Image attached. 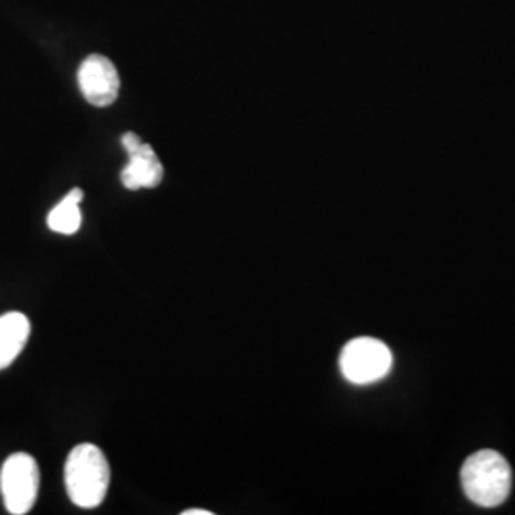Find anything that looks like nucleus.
Wrapping results in <instances>:
<instances>
[{"instance_id": "20e7f679", "label": "nucleus", "mask_w": 515, "mask_h": 515, "mask_svg": "<svg viewBox=\"0 0 515 515\" xmlns=\"http://www.w3.org/2000/svg\"><path fill=\"white\" fill-rule=\"evenodd\" d=\"M393 355L390 348L376 338H353L340 353V369L344 378L355 386H367L382 380L392 371Z\"/></svg>"}, {"instance_id": "9d476101", "label": "nucleus", "mask_w": 515, "mask_h": 515, "mask_svg": "<svg viewBox=\"0 0 515 515\" xmlns=\"http://www.w3.org/2000/svg\"><path fill=\"white\" fill-rule=\"evenodd\" d=\"M182 515H212L210 510H205V508H191V510H186V512H182Z\"/></svg>"}, {"instance_id": "7ed1b4c3", "label": "nucleus", "mask_w": 515, "mask_h": 515, "mask_svg": "<svg viewBox=\"0 0 515 515\" xmlns=\"http://www.w3.org/2000/svg\"><path fill=\"white\" fill-rule=\"evenodd\" d=\"M41 487L39 464L31 454L8 456L0 470V493L8 514L25 515L37 502Z\"/></svg>"}, {"instance_id": "1a4fd4ad", "label": "nucleus", "mask_w": 515, "mask_h": 515, "mask_svg": "<svg viewBox=\"0 0 515 515\" xmlns=\"http://www.w3.org/2000/svg\"><path fill=\"white\" fill-rule=\"evenodd\" d=\"M121 144H123L124 149H126V153H132V151H136L144 142L140 140L138 134L126 132V134H123V138H121Z\"/></svg>"}, {"instance_id": "39448f33", "label": "nucleus", "mask_w": 515, "mask_h": 515, "mask_svg": "<svg viewBox=\"0 0 515 515\" xmlns=\"http://www.w3.org/2000/svg\"><path fill=\"white\" fill-rule=\"evenodd\" d=\"M77 79L84 100L94 107H109L111 103L117 102L121 79L117 67L109 58L102 54L88 56L79 67Z\"/></svg>"}, {"instance_id": "6e6552de", "label": "nucleus", "mask_w": 515, "mask_h": 515, "mask_svg": "<svg viewBox=\"0 0 515 515\" xmlns=\"http://www.w3.org/2000/svg\"><path fill=\"white\" fill-rule=\"evenodd\" d=\"M83 189L75 187L71 189L58 205L54 206L46 218V224L62 235H73L79 231L83 224V214H81V203H83Z\"/></svg>"}, {"instance_id": "423d86ee", "label": "nucleus", "mask_w": 515, "mask_h": 515, "mask_svg": "<svg viewBox=\"0 0 515 515\" xmlns=\"http://www.w3.org/2000/svg\"><path fill=\"white\" fill-rule=\"evenodd\" d=\"M165 178V168L161 165L155 149L142 144L136 151L128 153V165L121 172V182L126 189H153Z\"/></svg>"}, {"instance_id": "0eeeda50", "label": "nucleus", "mask_w": 515, "mask_h": 515, "mask_svg": "<svg viewBox=\"0 0 515 515\" xmlns=\"http://www.w3.org/2000/svg\"><path fill=\"white\" fill-rule=\"evenodd\" d=\"M31 334V323L20 311H10L0 317V371L10 367Z\"/></svg>"}, {"instance_id": "f03ea898", "label": "nucleus", "mask_w": 515, "mask_h": 515, "mask_svg": "<svg viewBox=\"0 0 515 515\" xmlns=\"http://www.w3.org/2000/svg\"><path fill=\"white\" fill-rule=\"evenodd\" d=\"M466 496L483 508L500 506L512 491V468L496 451L485 449L472 454L460 472Z\"/></svg>"}, {"instance_id": "f257e3e1", "label": "nucleus", "mask_w": 515, "mask_h": 515, "mask_svg": "<svg viewBox=\"0 0 515 515\" xmlns=\"http://www.w3.org/2000/svg\"><path fill=\"white\" fill-rule=\"evenodd\" d=\"M111 481L109 462L102 449L92 443L77 445L65 460V489L79 508H98Z\"/></svg>"}]
</instances>
